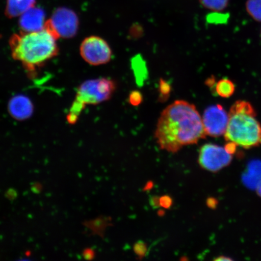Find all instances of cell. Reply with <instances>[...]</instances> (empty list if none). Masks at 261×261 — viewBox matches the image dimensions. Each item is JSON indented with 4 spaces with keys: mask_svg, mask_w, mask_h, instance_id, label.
<instances>
[{
    "mask_svg": "<svg viewBox=\"0 0 261 261\" xmlns=\"http://www.w3.org/2000/svg\"><path fill=\"white\" fill-rule=\"evenodd\" d=\"M228 115L229 120L224 134L226 141L246 149L261 145V126L250 103L237 101L231 106Z\"/></svg>",
    "mask_w": 261,
    "mask_h": 261,
    "instance_id": "cell-3",
    "label": "cell"
},
{
    "mask_svg": "<svg viewBox=\"0 0 261 261\" xmlns=\"http://www.w3.org/2000/svg\"><path fill=\"white\" fill-rule=\"evenodd\" d=\"M35 4L36 0H6L5 15L9 18L18 17Z\"/></svg>",
    "mask_w": 261,
    "mask_h": 261,
    "instance_id": "cell-11",
    "label": "cell"
},
{
    "mask_svg": "<svg viewBox=\"0 0 261 261\" xmlns=\"http://www.w3.org/2000/svg\"><path fill=\"white\" fill-rule=\"evenodd\" d=\"M57 39L44 28L36 32H21L11 36L9 46L15 60L20 63L29 76H34L38 68L57 57Z\"/></svg>",
    "mask_w": 261,
    "mask_h": 261,
    "instance_id": "cell-2",
    "label": "cell"
},
{
    "mask_svg": "<svg viewBox=\"0 0 261 261\" xmlns=\"http://www.w3.org/2000/svg\"><path fill=\"white\" fill-rule=\"evenodd\" d=\"M79 18L72 10L61 7L55 10L45 22L44 28L58 39H68L76 35L79 28Z\"/></svg>",
    "mask_w": 261,
    "mask_h": 261,
    "instance_id": "cell-5",
    "label": "cell"
},
{
    "mask_svg": "<svg viewBox=\"0 0 261 261\" xmlns=\"http://www.w3.org/2000/svg\"><path fill=\"white\" fill-rule=\"evenodd\" d=\"M215 91L218 96L228 98L233 95L236 91V86L230 80L222 79L215 84Z\"/></svg>",
    "mask_w": 261,
    "mask_h": 261,
    "instance_id": "cell-12",
    "label": "cell"
},
{
    "mask_svg": "<svg viewBox=\"0 0 261 261\" xmlns=\"http://www.w3.org/2000/svg\"><path fill=\"white\" fill-rule=\"evenodd\" d=\"M232 158L225 147L208 143L200 148L198 163L205 170L216 172L229 165Z\"/></svg>",
    "mask_w": 261,
    "mask_h": 261,
    "instance_id": "cell-7",
    "label": "cell"
},
{
    "mask_svg": "<svg viewBox=\"0 0 261 261\" xmlns=\"http://www.w3.org/2000/svg\"><path fill=\"white\" fill-rule=\"evenodd\" d=\"M202 6L212 11L220 12L226 9L229 0H199Z\"/></svg>",
    "mask_w": 261,
    "mask_h": 261,
    "instance_id": "cell-13",
    "label": "cell"
},
{
    "mask_svg": "<svg viewBox=\"0 0 261 261\" xmlns=\"http://www.w3.org/2000/svg\"><path fill=\"white\" fill-rule=\"evenodd\" d=\"M246 10L252 18L261 22V0H247Z\"/></svg>",
    "mask_w": 261,
    "mask_h": 261,
    "instance_id": "cell-14",
    "label": "cell"
},
{
    "mask_svg": "<svg viewBox=\"0 0 261 261\" xmlns=\"http://www.w3.org/2000/svg\"><path fill=\"white\" fill-rule=\"evenodd\" d=\"M258 192H259V194L261 196V184L259 186V187H258Z\"/></svg>",
    "mask_w": 261,
    "mask_h": 261,
    "instance_id": "cell-19",
    "label": "cell"
},
{
    "mask_svg": "<svg viewBox=\"0 0 261 261\" xmlns=\"http://www.w3.org/2000/svg\"><path fill=\"white\" fill-rule=\"evenodd\" d=\"M171 199L168 197H164L161 199V204L163 207H169L170 206L171 202L170 201Z\"/></svg>",
    "mask_w": 261,
    "mask_h": 261,
    "instance_id": "cell-16",
    "label": "cell"
},
{
    "mask_svg": "<svg viewBox=\"0 0 261 261\" xmlns=\"http://www.w3.org/2000/svg\"><path fill=\"white\" fill-rule=\"evenodd\" d=\"M116 88L113 80L104 77L88 80L81 84L68 111V123L71 125L76 123L87 106L97 105L109 100Z\"/></svg>",
    "mask_w": 261,
    "mask_h": 261,
    "instance_id": "cell-4",
    "label": "cell"
},
{
    "mask_svg": "<svg viewBox=\"0 0 261 261\" xmlns=\"http://www.w3.org/2000/svg\"><path fill=\"white\" fill-rule=\"evenodd\" d=\"M202 120L206 135L217 138L226 133L229 115L223 106L217 104L205 110Z\"/></svg>",
    "mask_w": 261,
    "mask_h": 261,
    "instance_id": "cell-8",
    "label": "cell"
},
{
    "mask_svg": "<svg viewBox=\"0 0 261 261\" xmlns=\"http://www.w3.org/2000/svg\"><path fill=\"white\" fill-rule=\"evenodd\" d=\"M206 136L197 108L182 100L175 101L163 111L155 132L160 148L173 153L185 146L197 144Z\"/></svg>",
    "mask_w": 261,
    "mask_h": 261,
    "instance_id": "cell-1",
    "label": "cell"
},
{
    "mask_svg": "<svg viewBox=\"0 0 261 261\" xmlns=\"http://www.w3.org/2000/svg\"><path fill=\"white\" fill-rule=\"evenodd\" d=\"M231 259L229 258V257H227L226 256H220L219 257H217V258L215 259V260H231Z\"/></svg>",
    "mask_w": 261,
    "mask_h": 261,
    "instance_id": "cell-18",
    "label": "cell"
},
{
    "mask_svg": "<svg viewBox=\"0 0 261 261\" xmlns=\"http://www.w3.org/2000/svg\"><path fill=\"white\" fill-rule=\"evenodd\" d=\"M8 110L13 118L22 121L29 119L32 115L34 105L28 97L18 95L10 100Z\"/></svg>",
    "mask_w": 261,
    "mask_h": 261,
    "instance_id": "cell-10",
    "label": "cell"
},
{
    "mask_svg": "<svg viewBox=\"0 0 261 261\" xmlns=\"http://www.w3.org/2000/svg\"><path fill=\"white\" fill-rule=\"evenodd\" d=\"M45 15L43 10L33 7L24 13L19 18V27L22 32H30L42 30L44 28Z\"/></svg>",
    "mask_w": 261,
    "mask_h": 261,
    "instance_id": "cell-9",
    "label": "cell"
},
{
    "mask_svg": "<svg viewBox=\"0 0 261 261\" xmlns=\"http://www.w3.org/2000/svg\"><path fill=\"white\" fill-rule=\"evenodd\" d=\"M80 54L86 63L94 66L109 63L113 55L108 42L97 36L85 39L81 45Z\"/></svg>",
    "mask_w": 261,
    "mask_h": 261,
    "instance_id": "cell-6",
    "label": "cell"
},
{
    "mask_svg": "<svg viewBox=\"0 0 261 261\" xmlns=\"http://www.w3.org/2000/svg\"><path fill=\"white\" fill-rule=\"evenodd\" d=\"M93 253L92 251L88 250L87 252H85V256H87V259H89V257H90V259H91L92 258L91 256H93Z\"/></svg>",
    "mask_w": 261,
    "mask_h": 261,
    "instance_id": "cell-17",
    "label": "cell"
},
{
    "mask_svg": "<svg viewBox=\"0 0 261 261\" xmlns=\"http://www.w3.org/2000/svg\"><path fill=\"white\" fill-rule=\"evenodd\" d=\"M260 35H261V33H260Z\"/></svg>",
    "mask_w": 261,
    "mask_h": 261,
    "instance_id": "cell-20",
    "label": "cell"
},
{
    "mask_svg": "<svg viewBox=\"0 0 261 261\" xmlns=\"http://www.w3.org/2000/svg\"><path fill=\"white\" fill-rule=\"evenodd\" d=\"M142 97L141 94L138 91H135L130 94L129 102L133 106H138L141 103Z\"/></svg>",
    "mask_w": 261,
    "mask_h": 261,
    "instance_id": "cell-15",
    "label": "cell"
}]
</instances>
